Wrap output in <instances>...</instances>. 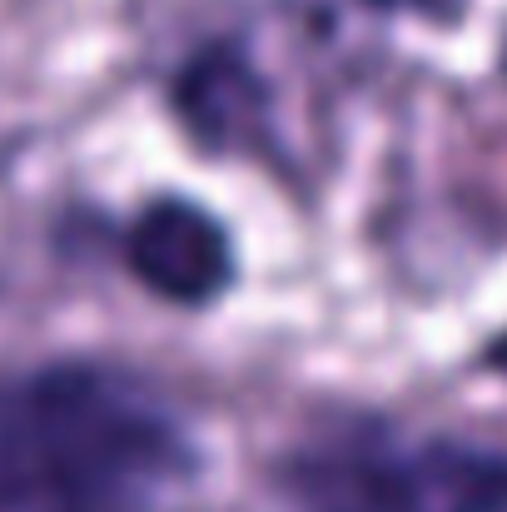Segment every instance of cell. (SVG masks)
I'll use <instances>...</instances> for the list:
<instances>
[{"label": "cell", "mask_w": 507, "mask_h": 512, "mask_svg": "<svg viewBox=\"0 0 507 512\" xmlns=\"http://www.w3.org/2000/svg\"><path fill=\"white\" fill-rule=\"evenodd\" d=\"M209 473L194 413L115 353L0 368V512H179Z\"/></svg>", "instance_id": "cell-1"}, {"label": "cell", "mask_w": 507, "mask_h": 512, "mask_svg": "<svg viewBox=\"0 0 507 512\" xmlns=\"http://www.w3.org/2000/svg\"><path fill=\"white\" fill-rule=\"evenodd\" d=\"M284 512H507V453L373 408L314 413L269 463Z\"/></svg>", "instance_id": "cell-2"}, {"label": "cell", "mask_w": 507, "mask_h": 512, "mask_svg": "<svg viewBox=\"0 0 507 512\" xmlns=\"http://www.w3.org/2000/svg\"><path fill=\"white\" fill-rule=\"evenodd\" d=\"M160 100L194 155L214 165H259L269 174L289 170L279 85L239 30H214L184 45L165 70Z\"/></svg>", "instance_id": "cell-3"}, {"label": "cell", "mask_w": 507, "mask_h": 512, "mask_svg": "<svg viewBox=\"0 0 507 512\" xmlns=\"http://www.w3.org/2000/svg\"><path fill=\"white\" fill-rule=\"evenodd\" d=\"M110 259L145 299L174 314H209L244 284V254L229 219L184 189H155L110 224Z\"/></svg>", "instance_id": "cell-4"}, {"label": "cell", "mask_w": 507, "mask_h": 512, "mask_svg": "<svg viewBox=\"0 0 507 512\" xmlns=\"http://www.w3.org/2000/svg\"><path fill=\"white\" fill-rule=\"evenodd\" d=\"M373 15H398V20H423V25H458L468 0H358Z\"/></svg>", "instance_id": "cell-5"}, {"label": "cell", "mask_w": 507, "mask_h": 512, "mask_svg": "<svg viewBox=\"0 0 507 512\" xmlns=\"http://www.w3.org/2000/svg\"><path fill=\"white\" fill-rule=\"evenodd\" d=\"M483 373H493V378H503L507 383V329L483 348Z\"/></svg>", "instance_id": "cell-6"}, {"label": "cell", "mask_w": 507, "mask_h": 512, "mask_svg": "<svg viewBox=\"0 0 507 512\" xmlns=\"http://www.w3.org/2000/svg\"><path fill=\"white\" fill-rule=\"evenodd\" d=\"M503 75H507V40H503Z\"/></svg>", "instance_id": "cell-7"}]
</instances>
